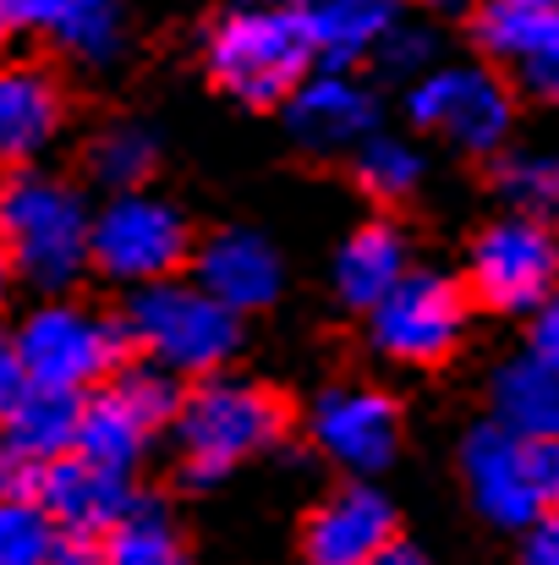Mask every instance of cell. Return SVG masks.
Wrapping results in <instances>:
<instances>
[{"mask_svg":"<svg viewBox=\"0 0 559 565\" xmlns=\"http://www.w3.org/2000/svg\"><path fill=\"white\" fill-rule=\"evenodd\" d=\"M50 39L83 66H110L127 50V6L121 0H61Z\"/></svg>","mask_w":559,"mask_h":565,"instance_id":"cell-24","label":"cell"},{"mask_svg":"<svg viewBox=\"0 0 559 565\" xmlns=\"http://www.w3.org/2000/svg\"><path fill=\"white\" fill-rule=\"evenodd\" d=\"M192 280L225 302L230 313H264L280 291H286V264H280V247L252 231V225H225L203 242H192Z\"/></svg>","mask_w":559,"mask_h":565,"instance_id":"cell-14","label":"cell"},{"mask_svg":"<svg viewBox=\"0 0 559 565\" xmlns=\"http://www.w3.org/2000/svg\"><path fill=\"white\" fill-rule=\"evenodd\" d=\"M472 39L488 61H533L559 39V0H472Z\"/></svg>","mask_w":559,"mask_h":565,"instance_id":"cell-22","label":"cell"},{"mask_svg":"<svg viewBox=\"0 0 559 565\" xmlns=\"http://www.w3.org/2000/svg\"><path fill=\"white\" fill-rule=\"evenodd\" d=\"M61 550V527L44 516L33 494L0 500V565H50Z\"/></svg>","mask_w":559,"mask_h":565,"instance_id":"cell-28","label":"cell"},{"mask_svg":"<svg viewBox=\"0 0 559 565\" xmlns=\"http://www.w3.org/2000/svg\"><path fill=\"white\" fill-rule=\"evenodd\" d=\"M555 242H559V231H555Z\"/></svg>","mask_w":559,"mask_h":565,"instance_id":"cell-40","label":"cell"},{"mask_svg":"<svg viewBox=\"0 0 559 565\" xmlns=\"http://www.w3.org/2000/svg\"><path fill=\"white\" fill-rule=\"evenodd\" d=\"M400 539V511L373 478H346L302 516V565H368Z\"/></svg>","mask_w":559,"mask_h":565,"instance_id":"cell-13","label":"cell"},{"mask_svg":"<svg viewBox=\"0 0 559 565\" xmlns=\"http://www.w3.org/2000/svg\"><path fill=\"white\" fill-rule=\"evenodd\" d=\"M22 384H28V374H22L17 341H11V330H0V417L11 412V401L22 395Z\"/></svg>","mask_w":559,"mask_h":565,"instance_id":"cell-36","label":"cell"},{"mask_svg":"<svg viewBox=\"0 0 559 565\" xmlns=\"http://www.w3.org/2000/svg\"><path fill=\"white\" fill-rule=\"evenodd\" d=\"M527 352H533L538 363L559 369V286L527 313Z\"/></svg>","mask_w":559,"mask_h":565,"instance_id":"cell-32","label":"cell"},{"mask_svg":"<svg viewBox=\"0 0 559 565\" xmlns=\"http://www.w3.org/2000/svg\"><path fill=\"white\" fill-rule=\"evenodd\" d=\"M94 550L99 565H192L182 522L154 494H132V505L94 539Z\"/></svg>","mask_w":559,"mask_h":565,"instance_id":"cell-19","label":"cell"},{"mask_svg":"<svg viewBox=\"0 0 559 565\" xmlns=\"http://www.w3.org/2000/svg\"><path fill=\"white\" fill-rule=\"evenodd\" d=\"M186 258H192L186 214L149 188L110 192L88 220V269H99L121 291L182 275Z\"/></svg>","mask_w":559,"mask_h":565,"instance_id":"cell-6","label":"cell"},{"mask_svg":"<svg viewBox=\"0 0 559 565\" xmlns=\"http://www.w3.org/2000/svg\"><path fill=\"white\" fill-rule=\"evenodd\" d=\"M160 166V138L143 121H110L105 132H94L88 143V177L105 192H132L149 188Z\"/></svg>","mask_w":559,"mask_h":565,"instance_id":"cell-25","label":"cell"},{"mask_svg":"<svg viewBox=\"0 0 559 565\" xmlns=\"http://www.w3.org/2000/svg\"><path fill=\"white\" fill-rule=\"evenodd\" d=\"M127 347H138L149 363L171 369L176 379L225 374L241 352V313L214 302L197 280H149L127 291Z\"/></svg>","mask_w":559,"mask_h":565,"instance_id":"cell-4","label":"cell"},{"mask_svg":"<svg viewBox=\"0 0 559 565\" xmlns=\"http://www.w3.org/2000/svg\"><path fill=\"white\" fill-rule=\"evenodd\" d=\"M203 66L214 88L269 110L319 66V55L297 0H236L203 33Z\"/></svg>","mask_w":559,"mask_h":565,"instance_id":"cell-3","label":"cell"},{"mask_svg":"<svg viewBox=\"0 0 559 565\" xmlns=\"http://www.w3.org/2000/svg\"><path fill=\"white\" fill-rule=\"evenodd\" d=\"M297 11L324 66H357L400 17V0H297Z\"/></svg>","mask_w":559,"mask_h":565,"instance_id":"cell-18","label":"cell"},{"mask_svg":"<svg viewBox=\"0 0 559 565\" xmlns=\"http://www.w3.org/2000/svg\"><path fill=\"white\" fill-rule=\"evenodd\" d=\"M466 286L494 313H533L559 286L555 225L516 214V209L494 220L466 253Z\"/></svg>","mask_w":559,"mask_h":565,"instance_id":"cell-9","label":"cell"},{"mask_svg":"<svg viewBox=\"0 0 559 565\" xmlns=\"http://www.w3.org/2000/svg\"><path fill=\"white\" fill-rule=\"evenodd\" d=\"M308 439L335 472L378 478L400 456V406L373 384H330L308 406Z\"/></svg>","mask_w":559,"mask_h":565,"instance_id":"cell-11","label":"cell"},{"mask_svg":"<svg viewBox=\"0 0 559 565\" xmlns=\"http://www.w3.org/2000/svg\"><path fill=\"white\" fill-rule=\"evenodd\" d=\"M406 269H411V258H406L400 225L368 220V225H357V231L341 242V253H335V297H341L346 308H363V313H368Z\"/></svg>","mask_w":559,"mask_h":565,"instance_id":"cell-21","label":"cell"},{"mask_svg":"<svg viewBox=\"0 0 559 565\" xmlns=\"http://www.w3.org/2000/svg\"><path fill=\"white\" fill-rule=\"evenodd\" d=\"M33 461L0 434V500H11V494H33Z\"/></svg>","mask_w":559,"mask_h":565,"instance_id":"cell-35","label":"cell"},{"mask_svg":"<svg viewBox=\"0 0 559 565\" xmlns=\"http://www.w3.org/2000/svg\"><path fill=\"white\" fill-rule=\"evenodd\" d=\"M17 358H22V374L28 384H55V390H99L105 379L127 363V324L55 291V297H39L17 330Z\"/></svg>","mask_w":559,"mask_h":565,"instance_id":"cell-5","label":"cell"},{"mask_svg":"<svg viewBox=\"0 0 559 565\" xmlns=\"http://www.w3.org/2000/svg\"><path fill=\"white\" fill-rule=\"evenodd\" d=\"M6 39H11V28H6V17H0V61H6Z\"/></svg>","mask_w":559,"mask_h":565,"instance_id":"cell-39","label":"cell"},{"mask_svg":"<svg viewBox=\"0 0 559 565\" xmlns=\"http://www.w3.org/2000/svg\"><path fill=\"white\" fill-rule=\"evenodd\" d=\"M105 384H110L154 434L171 428V417H176V406H182V379L171 374V369H160V363H149V358H143V363H121Z\"/></svg>","mask_w":559,"mask_h":565,"instance_id":"cell-29","label":"cell"},{"mask_svg":"<svg viewBox=\"0 0 559 565\" xmlns=\"http://www.w3.org/2000/svg\"><path fill=\"white\" fill-rule=\"evenodd\" d=\"M505 203L516 214H533L544 225H559V149H510L494 171Z\"/></svg>","mask_w":559,"mask_h":565,"instance_id":"cell-26","label":"cell"},{"mask_svg":"<svg viewBox=\"0 0 559 565\" xmlns=\"http://www.w3.org/2000/svg\"><path fill=\"white\" fill-rule=\"evenodd\" d=\"M77 412H83V395L77 390H55V384H22V395L11 401V412L0 417V434L33 461H55L72 450V434H77Z\"/></svg>","mask_w":559,"mask_h":565,"instance_id":"cell-23","label":"cell"},{"mask_svg":"<svg viewBox=\"0 0 559 565\" xmlns=\"http://www.w3.org/2000/svg\"><path fill=\"white\" fill-rule=\"evenodd\" d=\"M406 116L422 132L450 138L466 154H494L505 149L510 127H516V94L494 66H428L422 77H411L406 94Z\"/></svg>","mask_w":559,"mask_h":565,"instance_id":"cell-8","label":"cell"},{"mask_svg":"<svg viewBox=\"0 0 559 565\" xmlns=\"http://www.w3.org/2000/svg\"><path fill=\"white\" fill-rule=\"evenodd\" d=\"M516 539H522L516 565H559V505H549L544 516H533Z\"/></svg>","mask_w":559,"mask_h":565,"instance_id":"cell-31","label":"cell"},{"mask_svg":"<svg viewBox=\"0 0 559 565\" xmlns=\"http://www.w3.org/2000/svg\"><path fill=\"white\" fill-rule=\"evenodd\" d=\"M466 335V286L439 269H406L368 308V341L400 369L444 363Z\"/></svg>","mask_w":559,"mask_h":565,"instance_id":"cell-7","label":"cell"},{"mask_svg":"<svg viewBox=\"0 0 559 565\" xmlns=\"http://www.w3.org/2000/svg\"><path fill=\"white\" fill-rule=\"evenodd\" d=\"M286 423H291V412L269 384L236 374H203L197 390H182V406L171 417V434L182 450V478L192 489H214L241 461L269 456L286 439Z\"/></svg>","mask_w":559,"mask_h":565,"instance_id":"cell-2","label":"cell"},{"mask_svg":"<svg viewBox=\"0 0 559 565\" xmlns=\"http://www.w3.org/2000/svg\"><path fill=\"white\" fill-rule=\"evenodd\" d=\"M286 127L291 138L319 154V160H341V154H357L378 132V99L373 88H363L352 77V66H324V72H308L286 99Z\"/></svg>","mask_w":559,"mask_h":565,"instance_id":"cell-12","label":"cell"},{"mask_svg":"<svg viewBox=\"0 0 559 565\" xmlns=\"http://www.w3.org/2000/svg\"><path fill=\"white\" fill-rule=\"evenodd\" d=\"M149 439L154 428L105 384V390H88L83 395V412H77V434H72V450L105 472H121V478H138L143 456H149Z\"/></svg>","mask_w":559,"mask_h":565,"instance_id":"cell-17","label":"cell"},{"mask_svg":"<svg viewBox=\"0 0 559 565\" xmlns=\"http://www.w3.org/2000/svg\"><path fill=\"white\" fill-rule=\"evenodd\" d=\"M494 401V423L510 428L516 439H559V369L538 363L533 352L499 363V374L488 384Z\"/></svg>","mask_w":559,"mask_h":565,"instance_id":"cell-20","label":"cell"},{"mask_svg":"<svg viewBox=\"0 0 559 565\" xmlns=\"http://www.w3.org/2000/svg\"><path fill=\"white\" fill-rule=\"evenodd\" d=\"M11 291H17V269H11V253L0 247V313L11 308Z\"/></svg>","mask_w":559,"mask_h":565,"instance_id":"cell-38","label":"cell"},{"mask_svg":"<svg viewBox=\"0 0 559 565\" xmlns=\"http://www.w3.org/2000/svg\"><path fill=\"white\" fill-rule=\"evenodd\" d=\"M88 198L77 182L17 166L0 177V247L11 253V269L39 297L72 291L88 269Z\"/></svg>","mask_w":559,"mask_h":565,"instance_id":"cell-1","label":"cell"},{"mask_svg":"<svg viewBox=\"0 0 559 565\" xmlns=\"http://www.w3.org/2000/svg\"><path fill=\"white\" fill-rule=\"evenodd\" d=\"M555 505H559V494H555Z\"/></svg>","mask_w":559,"mask_h":565,"instance_id":"cell-41","label":"cell"},{"mask_svg":"<svg viewBox=\"0 0 559 565\" xmlns=\"http://www.w3.org/2000/svg\"><path fill=\"white\" fill-rule=\"evenodd\" d=\"M368 565H433V555H428V550H417V544H406V539H389Z\"/></svg>","mask_w":559,"mask_h":565,"instance_id":"cell-37","label":"cell"},{"mask_svg":"<svg viewBox=\"0 0 559 565\" xmlns=\"http://www.w3.org/2000/svg\"><path fill=\"white\" fill-rule=\"evenodd\" d=\"M522 77H527V88H533L544 105H559V39L544 44L533 61H522Z\"/></svg>","mask_w":559,"mask_h":565,"instance_id":"cell-33","label":"cell"},{"mask_svg":"<svg viewBox=\"0 0 559 565\" xmlns=\"http://www.w3.org/2000/svg\"><path fill=\"white\" fill-rule=\"evenodd\" d=\"M132 478L105 472L94 461H83L77 450L44 461L33 472V500L44 505V516L66 533V539H99L127 505H132Z\"/></svg>","mask_w":559,"mask_h":565,"instance_id":"cell-15","label":"cell"},{"mask_svg":"<svg viewBox=\"0 0 559 565\" xmlns=\"http://www.w3.org/2000/svg\"><path fill=\"white\" fill-rule=\"evenodd\" d=\"M66 127V94L39 61H0V166H39Z\"/></svg>","mask_w":559,"mask_h":565,"instance_id":"cell-16","label":"cell"},{"mask_svg":"<svg viewBox=\"0 0 559 565\" xmlns=\"http://www.w3.org/2000/svg\"><path fill=\"white\" fill-rule=\"evenodd\" d=\"M461 483H466V500L472 511L499 527V533H522L533 516L549 511V494H544V478H538V461H533V445L516 439L510 428H499L494 417L466 428L461 439Z\"/></svg>","mask_w":559,"mask_h":565,"instance_id":"cell-10","label":"cell"},{"mask_svg":"<svg viewBox=\"0 0 559 565\" xmlns=\"http://www.w3.org/2000/svg\"><path fill=\"white\" fill-rule=\"evenodd\" d=\"M61 0H0V17L11 33H50Z\"/></svg>","mask_w":559,"mask_h":565,"instance_id":"cell-34","label":"cell"},{"mask_svg":"<svg viewBox=\"0 0 559 565\" xmlns=\"http://www.w3.org/2000/svg\"><path fill=\"white\" fill-rule=\"evenodd\" d=\"M368 61H378V72H389V77H422L428 66H439V33L433 28H422V22H406V17H395L389 22V33L373 44Z\"/></svg>","mask_w":559,"mask_h":565,"instance_id":"cell-30","label":"cell"},{"mask_svg":"<svg viewBox=\"0 0 559 565\" xmlns=\"http://www.w3.org/2000/svg\"><path fill=\"white\" fill-rule=\"evenodd\" d=\"M352 166H357V182L384 203H400V198H411L422 188V154L406 138H389V132H373L352 154Z\"/></svg>","mask_w":559,"mask_h":565,"instance_id":"cell-27","label":"cell"}]
</instances>
